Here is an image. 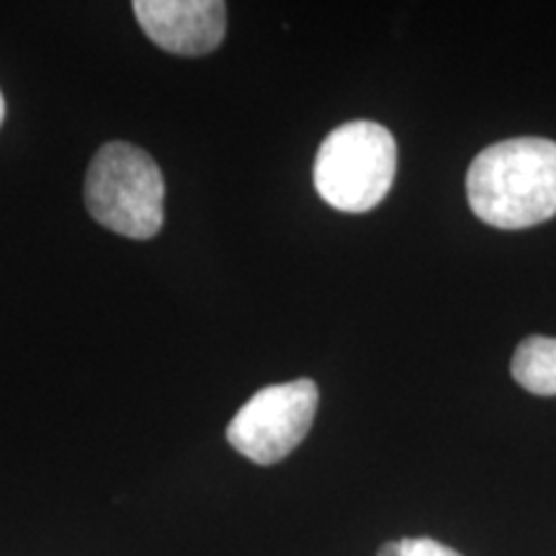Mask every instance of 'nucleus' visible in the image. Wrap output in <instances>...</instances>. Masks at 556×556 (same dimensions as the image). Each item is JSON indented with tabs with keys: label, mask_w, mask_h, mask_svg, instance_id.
<instances>
[{
	"label": "nucleus",
	"mask_w": 556,
	"mask_h": 556,
	"mask_svg": "<svg viewBox=\"0 0 556 556\" xmlns=\"http://www.w3.org/2000/svg\"><path fill=\"white\" fill-rule=\"evenodd\" d=\"M471 212L500 229H526L556 214V142L518 137L492 144L469 165Z\"/></svg>",
	"instance_id": "f257e3e1"
},
{
	"label": "nucleus",
	"mask_w": 556,
	"mask_h": 556,
	"mask_svg": "<svg viewBox=\"0 0 556 556\" xmlns=\"http://www.w3.org/2000/svg\"><path fill=\"white\" fill-rule=\"evenodd\" d=\"M83 193L90 217L122 238L150 240L165 222L163 173L129 142H109L96 152Z\"/></svg>",
	"instance_id": "f03ea898"
},
{
	"label": "nucleus",
	"mask_w": 556,
	"mask_h": 556,
	"mask_svg": "<svg viewBox=\"0 0 556 556\" xmlns=\"http://www.w3.org/2000/svg\"><path fill=\"white\" fill-rule=\"evenodd\" d=\"M397 173V142L377 122L332 129L315 157V189L338 212L364 214L379 206Z\"/></svg>",
	"instance_id": "7ed1b4c3"
},
{
	"label": "nucleus",
	"mask_w": 556,
	"mask_h": 556,
	"mask_svg": "<svg viewBox=\"0 0 556 556\" xmlns=\"http://www.w3.org/2000/svg\"><path fill=\"white\" fill-rule=\"evenodd\" d=\"M317 402L319 389L312 379L261 389L227 426L229 446L261 467L281 462L309 433Z\"/></svg>",
	"instance_id": "20e7f679"
},
{
	"label": "nucleus",
	"mask_w": 556,
	"mask_h": 556,
	"mask_svg": "<svg viewBox=\"0 0 556 556\" xmlns=\"http://www.w3.org/2000/svg\"><path fill=\"white\" fill-rule=\"evenodd\" d=\"M131 9L142 31L180 58H201L225 39L227 5L219 0H137Z\"/></svg>",
	"instance_id": "39448f33"
},
{
	"label": "nucleus",
	"mask_w": 556,
	"mask_h": 556,
	"mask_svg": "<svg viewBox=\"0 0 556 556\" xmlns=\"http://www.w3.org/2000/svg\"><path fill=\"white\" fill-rule=\"evenodd\" d=\"M513 379L539 397L556 394V338L531 336L518 345L510 364Z\"/></svg>",
	"instance_id": "423d86ee"
},
{
	"label": "nucleus",
	"mask_w": 556,
	"mask_h": 556,
	"mask_svg": "<svg viewBox=\"0 0 556 556\" xmlns=\"http://www.w3.org/2000/svg\"><path fill=\"white\" fill-rule=\"evenodd\" d=\"M402 556H462L454 548L438 544L433 539H405L402 541Z\"/></svg>",
	"instance_id": "0eeeda50"
},
{
	"label": "nucleus",
	"mask_w": 556,
	"mask_h": 556,
	"mask_svg": "<svg viewBox=\"0 0 556 556\" xmlns=\"http://www.w3.org/2000/svg\"><path fill=\"white\" fill-rule=\"evenodd\" d=\"M379 556H402V541H394V544H384L379 548Z\"/></svg>",
	"instance_id": "6e6552de"
},
{
	"label": "nucleus",
	"mask_w": 556,
	"mask_h": 556,
	"mask_svg": "<svg viewBox=\"0 0 556 556\" xmlns=\"http://www.w3.org/2000/svg\"><path fill=\"white\" fill-rule=\"evenodd\" d=\"M5 119V101H3V93H0V124Z\"/></svg>",
	"instance_id": "1a4fd4ad"
}]
</instances>
